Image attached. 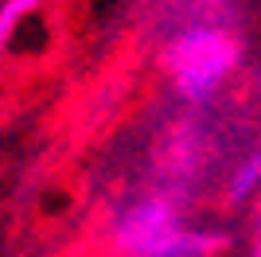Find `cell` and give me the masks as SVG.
Segmentation results:
<instances>
[{
  "mask_svg": "<svg viewBox=\"0 0 261 257\" xmlns=\"http://www.w3.org/2000/svg\"><path fill=\"white\" fill-rule=\"evenodd\" d=\"M257 187H261V152H250V156L238 164L234 179H230V199H234V203H246V199H253Z\"/></svg>",
  "mask_w": 261,
  "mask_h": 257,
  "instance_id": "3",
  "label": "cell"
},
{
  "mask_svg": "<svg viewBox=\"0 0 261 257\" xmlns=\"http://www.w3.org/2000/svg\"><path fill=\"white\" fill-rule=\"evenodd\" d=\"M164 66L172 70L179 97L191 106H203L218 94V86L238 66V43L222 28H191L168 43Z\"/></svg>",
  "mask_w": 261,
  "mask_h": 257,
  "instance_id": "1",
  "label": "cell"
},
{
  "mask_svg": "<svg viewBox=\"0 0 261 257\" xmlns=\"http://www.w3.org/2000/svg\"><path fill=\"white\" fill-rule=\"evenodd\" d=\"M257 257H261V246H257Z\"/></svg>",
  "mask_w": 261,
  "mask_h": 257,
  "instance_id": "6",
  "label": "cell"
},
{
  "mask_svg": "<svg viewBox=\"0 0 261 257\" xmlns=\"http://www.w3.org/2000/svg\"><path fill=\"white\" fill-rule=\"evenodd\" d=\"M257 238H261V214H257Z\"/></svg>",
  "mask_w": 261,
  "mask_h": 257,
  "instance_id": "5",
  "label": "cell"
},
{
  "mask_svg": "<svg viewBox=\"0 0 261 257\" xmlns=\"http://www.w3.org/2000/svg\"><path fill=\"white\" fill-rule=\"evenodd\" d=\"M39 4H43V0H4V4H0V43H8V35L16 32V23H20L23 16H32Z\"/></svg>",
  "mask_w": 261,
  "mask_h": 257,
  "instance_id": "4",
  "label": "cell"
},
{
  "mask_svg": "<svg viewBox=\"0 0 261 257\" xmlns=\"http://www.w3.org/2000/svg\"><path fill=\"white\" fill-rule=\"evenodd\" d=\"M257 82H261V74H257Z\"/></svg>",
  "mask_w": 261,
  "mask_h": 257,
  "instance_id": "7",
  "label": "cell"
},
{
  "mask_svg": "<svg viewBox=\"0 0 261 257\" xmlns=\"http://www.w3.org/2000/svg\"><path fill=\"white\" fill-rule=\"evenodd\" d=\"M179 230H184V222H179L172 199L148 195V199H141L129 211L117 214V222H113V246L125 257H164Z\"/></svg>",
  "mask_w": 261,
  "mask_h": 257,
  "instance_id": "2",
  "label": "cell"
}]
</instances>
